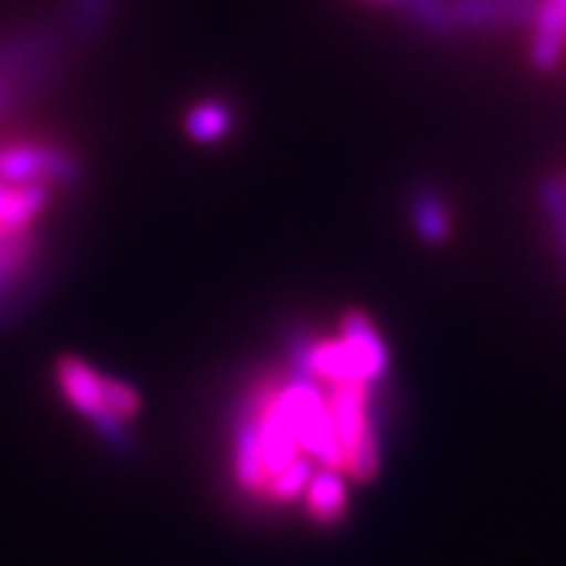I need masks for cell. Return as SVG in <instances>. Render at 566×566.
Listing matches in <instances>:
<instances>
[{"label": "cell", "mask_w": 566, "mask_h": 566, "mask_svg": "<svg viewBox=\"0 0 566 566\" xmlns=\"http://www.w3.org/2000/svg\"><path fill=\"white\" fill-rule=\"evenodd\" d=\"M230 129V109L224 104H213V101H205L199 107H193V113L187 115V133L196 138V142H219V138L228 136Z\"/></svg>", "instance_id": "cell-6"}, {"label": "cell", "mask_w": 566, "mask_h": 566, "mask_svg": "<svg viewBox=\"0 0 566 566\" xmlns=\"http://www.w3.org/2000/svg\"><path fill=\"white\" fill-rule=\"evenodd\" d=\"M535 43H532V57L541 70H549L564 55L566 41V0H544L535 14Z\"/></svg>", "instance_id": "cell-5"}, {"label": "cell", "mask_w": 566, "mask_h": 566, "mask_svg": "<svg viewBox=\"0 0 566 566\" xmlns=\"http://www.w3.org/2000/svg\"><path fill=\"white\" fill-rule=\"evenodd\" d=\"M3 107H7V84L0 81V113H3Z\"/></svg>", "instance_id": "cell-8"}, {"label": "cell", "mask_w": 566, "mask_h": 566, "mask_svg": "<svg viewBox=\"0 0 566 566\" xmlns=\"http://www.w3.org/2000/svg\"><path fill=\"white\" fill-rule=\"evenodd\" d=\"M55 374L64 400L75 411L90 417L98 429L118 431L142 409L136 388L122 380H113V377H104L81 359H61Z\"/></svg>", "instance_id": "cell-1"}, {"label": "cell", "mask_w": 566, "mask_h": 566, "mask_svg": "<svg viewBox=\"0 0 566 566\" xmlns=\"http://www.w3.org/2000/svg\"><path fill=\"white\" fill-rule=\"evenodd\" d=\"M302 495H305V506L316 524H337L348 510V492H345L339 469H323L319 474H311Z\"/></svg>", "instance_id": "cell-4"}, {"label": "cell", "mask_w": 566, "mask_h": 566, "mask_svg": "<svg viewBox=\"0 0 566 566\" xmlns=\"http://www.w3.org/2000/svg\"><path fill=\"white\" fill-rule=\"evenodd\" d=\"M72 172V161L50 144L7 142L0 144V181L14 185H46Z\"/></svg>", "instance_id": "cell-2"}, {"label": "cell", "mask_w": 566, "mask_h": 566, "mask_svg": "<svg viewBox=\"0 0 566 566\" xmlns=\"http://www.w3.org/2000/svg\"><path fill=\"white\" fill-rule=\"evenodd\" d=\"M420 228L426 230V237L429 239H443V216H440L438 205H431L426 201L423 213H420Z\"/></svg>", "instance_id": "cell-7"}, {"label": "cell", "mask_w": 566, "mask_h": 566, "mask_svg": "<svg viewBox=\"0 0 566 566\" xmlns=\"http://www.w3.org/2000/svg\"><path fill=\"white\" fill-rule=\"evenodd\" d=\"M46 208V187L0 181V237L27 233Z\"/></svg>", "instance_id": "cell-3"}]
</instances>
